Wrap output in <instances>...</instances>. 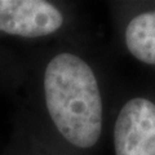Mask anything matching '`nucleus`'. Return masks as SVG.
<instances>
[{"instance_id":"obj_1","label":"nucleus","mask_w":155,"mask_h":155,"mask_svg":"<svg viewBox=\"0 0 155 155\" xmlns=\"http://www.w3.org/2000/svg\"><path fill=\"white\" fill-rule=\"evenodd\" d=\"M45 106L60 134L80 149L98 142L102 132V97L92 67L79 56L60 53L44 72Z\"/></svg>"},{"instance_id":"obj_2","label":"nucleus","mask_w":155,"mask_h":155,"mask_svg":"<svg viewBox=\"0 0 155 155\" xmlns=\"http://www.w3.org/2000/svg\"><path fill=\"white\" fill-rule=\"evenodd\" d=\"M115 155H155V104L136 97L125 104L114 127Z\"/></svg>"},{"instance_id":"obj_3","label":"nucleus","mask_w":155,"mask_h":155,"mask_svg":"<svg viewBox=\"0 0 155 155\" xmlns=\"http://www.w3.org/2000/svg\"><path fill=\"white\" fill-rule=\"evenodd\" d=\"M64 25L60 9L44 0H0V31L21 38L54 34Z\"/></svg>"},{"instance_id":"obj_4","label":"nucleus","mask_w":155,"mask_h":155,"mask_svg":"<svg viewBox=\"0 0 155 155\" xmlns=\"http://www.w3.org/2000/svg\"><path fill=\"white\" fill-rule=\"evenodd\" d=\"M125 45L136 60L155 65V11L133 17L124 34Z\"/></svg>"}]
</instances>
